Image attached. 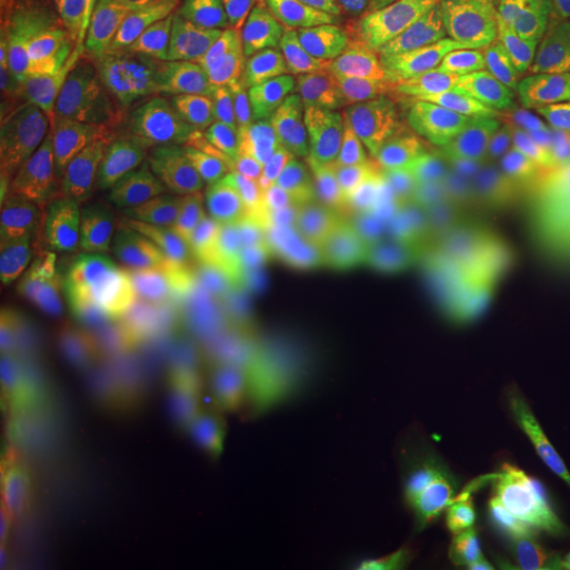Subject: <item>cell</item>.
I'll return each mask as SVG.
<instances>
[{
    "label": "cell",
    "mask_w": 570,
    "mask_h": 570,
    "mask_svg": "<svg viewBox=\"0 0 570 570\" xmlns=\"http://www.w3.org/2000/svg\"><path fill=\"white\" fill-rule=\"evenodd\" d=\"M570 336V296L560 292L539 322L527 332V345L515 367L529 383L537 374L551 366L558 351Z\"/></svg>",
    "instance_id": "681fc988"
},
{
    "label": "cell",
    "mask_w": 570,
    "mask_h": 570,
    "mask_svg": "<svg viewBox=\"0 0 570 570\" xmlns=\"http://www.w3.org/2000/svg\"><path fill=\"white\" fill-rule=\"evenodd\" d=\"M551 367H553V370H558L562 376H567L570 381V336L564 341L562 348L558 351L556 360L551 362Z\"/></svg>",
    "instance_id": "91938a15"
},
{
    "label": "cell",
    "mask_w": 570,
    "mask_h": 570,
    "mask_svg": "<svg viewBox=\"0 0 570 570\" xmlns=\"http://www.w3.org/2000/svg\"><path fill=\"white\" fill-rule=\"evenodd\" d=\"M569 63L564 47L529 7H515L497 30L482 61L490 115L497 117L530 98L558 94Z\"/></svg>",
    "instance_id": "44dd1931"
},
{
    "label": "cell",
    "mask_w": 570,
    "mask_h": 570,
    "mask_svg": "<svg viewBox=\"0 0 570 570\" xmlns=\"http://www.w3.org/2000/svg\"><path fill=\"white\" fill-rule=\"evenodd\" d=\"M212 176L245 214L317 184L315 119L271 104H216L188 122Z\"/></svg>",
    "instance_id": "277c9868"
},
{
    "label": "cell",
    "mask_w": 570,
    "mask_h": 570,
    "mask_svg": "<svg viewBox=\"0 0 570 570\" xmlns=\"http://www.w3.org/2000/svg\"><path fill=\"white\" fill-rule=\"evenodd\" d=\"M508 362H518L527 345V330L499 311H478L471 320V341Z\"/></svg>",
    "instance_id": "f5cc1de1"
},
{
    "label": "cell",
    "mask_w": 570,
    "mask_h": 570,
    "mask_svg": "<svg viewBox=\"0 0 570 570\" xmlns=\"http://www.w3.org/2000/svg\"><path fill=\"white\" fill-rule=\"evenodd\" d=\"M423 199L428 205L431 242L449 245L475 261L468 199L456 171H429Z\"/></svg>",
    "instance_id": "7bdbcfd3"
},
{
    "label": "cell",
    "mask_w": 570,
    "mask_h": 570,
    "mask_svg": "<svg viewBox=\"0 0 570 570\" xmlns=\"http://www.w3.org/2000/svg\"><path fill=\"white\" fill-rule=\"evenodd\" d=\"M37 570H125V560L117 546L108 550L89 548L75 529L66 524Z\"/></svg>",
    "instance_id": "f907efd6"
},
{
    "label": "cell",
    "mask_w": 570,
    "mask_h": 570,
    "mask_svg": "<svg viewBox=\"0 0 570 570\" xmlns=\"http://www.w3.org/2000/svg\"><path fill=\"white\" fill-rule=\"evenodd\" d=\"M225 501L245 529L263 541L315 534L336 520L294 473L244 450H237L228 469Z\"/></svg>",
    "instance_id": "d6986e66"
},
{
    "label": "cell",
    "mask_w": 570,
    "mask_h": 570,
    "mask_svg": "<svg viewBox=\"0 0 570 570\" xmlns=\"http://www.w3.org/2000/svg\"><path fill=\"white\" fill-rule=\"evenodd\" d=\"M68 473L51 471L32 478L2 480L0 489V558L7 569L30 562L60 529L68 511Z\"/></svg>",
    "instance_id": "83f0119b"
},
{
    "label": "cell",
    "mask_w": 570,
    "mask_h": 570,
    "mask_svg": "<svg viewBox=\"0 0 570 570\" xmlns=\"http://www.w3.org/2000/svg\"><path fill=\"white\" fill-rule=\"evenodd\" d=\"M442 362L463 372L480 389L492 412V428H511L527 412V381L513 362L475 343L454 346Z\"/></svg>",
    "instance_id": "f35d334b"
},
{
    "label": "cell",
    "mask_w": 570,
    "mask_h": 570,
    "mask_svg": "<svg viewBox=\"0 0 570 570\" xmlns=\"http://www.w3.org/2000/svg\"><path fill=\"white\" fill-rule=\"evenodd\" d=\"M532 482L543 508L570 527V452H543L532 461Z\"/></svg>",
    "instance_id": "816d5d0a"
},
{
    "label": "cell",
    "mask_w": 570,
    "mask_h": 570,
    "mask_svg": "<svg viewBox=\"0 0 570 570\" xmlns=\"http://www.w3.org/2000/svg\"><path fill=\"white\" fill-rule=\"evenodd\" d=\"M407 273L433 298L463 317L473 320L478 315V273L473 258L449 245L431 242L410 258Z\"/></svg>",
    "instance_id": "ab89813d"
},
{
    "label": "cell",
    "mask_w": 570,
    "mask_h": 570,
    "mask_svg": "<svg viewBox=\"0 0 570 570\" xmlns=\"http://www.w3.org/2000/svg\"><path fill=\"white\" fill-rule=\"evenodd\" d=\"M235 450L265 456L294 473L326 503L336 520L353 529L376 530L381 511L385 510L381 492L345 456L289 446L249 431L235 440Z\"/></svg>",
    "instance_id": "cb8c5ba5"
},
{
    "label": "cell",
    "mask_w": 570,
    "mask_h": 570,
    "mask_svg": "<svg viewBox=\"0 0 570 570\" xmlns=\"http://www.w3.org/2000/svg\"><path fill=\"white\" fill-rule=\"evenodd\" d=\"M334 376L305 345L296 322L247 351L220 376L216 397L239 419L289 406L313 391L332 385Z\"/></svg>",
    "instance_id": "e0dca14e"
},
{
    "label": "cell",
    "mask_w": 570,
    "mask_h": 570,
    "mask_svg": "<svg viewBox=\"0 0 570 570\" xmlns=\"http://www.w3.org/2000/svg\"><path fill=\"white\" fill-rule=\"evenodd\" d=\"M102 263L110 338L119 362L144 317L180 287L199 277L226 279L225 256L134 237H112Z\"/></svg>",
    "instance_id": "ba28073f"
},
{
    "label": "cell",
    "mask_w": 570,
    "mask_h": 570,
    "mask_svg": "<svg viewBox=\"0 0 570 570\" xmlns=\"http://www.w3.org/2000/svg\"><path fill=\"white\" fill-rule=\"evenodd\" d=\"M478 311H499L529 332L562 292L541 239H518L475 256Z\"/></svg>",
    "instance_id": "d4e9b609"
},
{
    "label": "cell",
    "mask_w": 570,
    "mask_h": 570,
    "mask_svg": "<svg viewBox=\"0 0 570 570\" xmlns=\"http://www.w3.org/2000/svg\"><path fill=\"white\" fill-rule=\"evenodd\" d=\"M490 110L484 87L423 129L412 146L428 171H456L482 159L489 142Z\"/></svg>",
    "instance_id": "e575fe53"
},
{
    "label": "cell",
    "mask_w": 570,
    "mask_h": 570,
    "mask_svg": "<svg viewBox=\"0 0 570 570\" xmlns=\"http://www.w3.org/2000/svg\"><path fill=\"white\" fill-rule=\"evenodd\" d=\"M21 383L77 407L82 416L119 393L115 385H121V362L110 338L102 261L81 294L30 346L21 362Z\"/></svg>",
    "instance_id": "8992f818"
},
{
    "label": "cell",
    "mask_w": 570,
    "mask_h": 570,
    "mask_svg": "<svg viewBox=\"0 0 570 570\" xmlns=\"http://www.w3.org/2000/svg\"><path fill=\"white\" fill-rule=\"evenodd\" d=\"M249 11H254L263 21L277 20L301 7L311 4L313 0H242Z\"/></svg>",
    "instance_id": "680465c9"
},
{
    "label": "cell",
    "mask_w": 570,
    "mask_h": 570,
    "mask_svg": "<svg viewBox=\"0 0 570 570\" xmlns=\"http://www.w3.org/2000/svg\"><path fill=\"white\" fill-rule=\"evenodd\" d=\"M169 104L167 94H150L140 117L129 127L119 142L58 153L47 167V197L49 204L61 205L77 216L98 235L102 254L112 239L110 209L131 159L150 134L155 122L161 119Z\"/></svg>",
    "instance_id": "ac0fdd59"
},
{
    "label": "cell",
    "mask_w": 570,
    "mask_h": 570,
    "mask_svg": "<svg viewBox=\"0 0 570 570\" xmlns=\"http://www.w3.org/2000/svg\"><path fill=\"white\" fill-rule=\"evenodd\" d=\"M511 0H444L459 56L484 60L490 42L505 20Z\"/></svg>",
    "instance_id": "c3c4849f"
},
{
    "label": "cell",
    "mask_w": 570,
    "mask_h": 570,
    "mask_svg": "<svg viewBox=\"0 0 570 570\" xmlns=\"http://www.w3.org/2000/svg\"><path fill=\"white\" fill-rule=\"evenodd\" d=\"M102 261L94 228L61 205H45L2 233L0 353L20 362Z\"/></svg>",
    "instance_id": "3957f363"
},
{
    "label": "cell",
    "mask_w": 570,
    "mask_h": 570,
    "mask_svg": "<svg viewBox=\"0 0 570 570\" xmlns=\"http://www.w3.org/2000/svg\"><path fill=\"white\" fill-rule=\"evenodd\" d=\"M393 261L367 242L343 204L320 193L271 216L254 244V277L289 298L370 289Z\"/></svg>",
    "instance_id": "5b68a950"
},
{
    "label": "cell",
    "mask_w": 570,
    "mask_h": 570,
    "mask_svg": "<svg viewBox=\"0 0 570 570\" xmlns=\"http://www.w3.org/2000/svg\"><path fill=\"white\" fill-rule=\"evenodd\" d=\"M125 570H266L256 541L242 539L204 508L157 511L138 534Z\"/></svg>",
    "instance_id": "9a60e30c"
},
{
    "label": "cell",
    "mask_w": 570,
    "mask_h": 570,
    "mask_svg": "<svg viewBox=\"0 0 570 570\" xmlns=\"http://www.w3.org/2000/svg\"><path fill=\"white\" fill-rule=\"evenodd\" d=\"M412 435L407 419L406 391L402 385L372 389L364 393L357 435L346 450V461L379 489V480L391 456Z\"/></svg>",
    "instance_id": "d590c367"
},
{
    "label": "cell",
    "mask_w": 570,
    "mask_h": 570,
    "mask_svg": "<svg viewBox=\"0 0 570 570\" xmlns=\"http://www.w3.org/2000/svg\"><path fill=\"white\" fill-rule=\"evenodd\" d=\"M159 406L134 393H117L96 407L89 423L87 473L106 501L146 505L161 490Z\"/></svg>",
    "instance_id": "9c48e42d"
},
{
    "label": "cell",
    "mask_w": 570,
    "mask_h": 570,
    "mask_svg": "<svg viewBox=\"0 0 570 570\" xmlns=\"http://www.w3.org/2000/svg\"><path fill=\"white\" fill-rule=\"evenodd\" d=\"M348 218L367 242L395 261H410L431 244L423 195L402 188H362L343 197Z\"/></svg>",
    "instance_id": "d6a6232c"
},
{
    "label": "cell",
    "mask_w": 570,
    "mask_h": 570,
    "mask_svg": "<svg viewBox=\"0 0 570 570\" xmlns=\"http://www.w3.org/2000/svg\"><path fill=\"white\" fill-rule=\"evenodd\" d=\"M353 26L410 58L450 60L459 56L444 0H366Z\"/></svg>",
    "instance_id": "f546056e"
},
{
    "label": "cell",
    "mask_w": 570,
    "mask_h": 570,
    "mask_svg": "<svg viewBox=\"0 0 570 570\" xmlns=\"http://www.w3.org/2000/svg\"><path fill=\"white\" fill-rule=\"evenodd\" d=\"M348 26L315 42L285 63L282 72L254 98L315 121H334L336 96L345 60Z\"/></svg>",
    "instance_id": "1f68e13d"
},
{
    "label": "cell",
    "mask_w": 570,
    "mask_h": 570,
    "mask_svg": "<svg viewBox=\"0 0 570 570\" xmlns=\"http://www.w3.org/2000/svg\"><path fill=\"white\" fill-rule=\"evenodd\" d=\"M389 570H395V569H393V567H391V569H389Z\"/></svg>",
    "instance_id": "e7e4bbea"
},
{
    "label": "cell",
    "mask_w": 570,
    "mask_h": 570,
    "mask_svg": "<svg viewBox=\"0 0 570 570\" xmlns=\"http://www.w3.org/2000/svg\"><path fill=\"white\" fill-rule=\"evenodd\" d=\"M546 510L541 494L532 487L487 494L480 508L478 550L482 543L524 537L539 513ZM478 558V556H475Z\"/></svg>",
    "instance_id": "7dc6e473"
},
{
    "label": "cell",
    "mask_w": 570,
    "mask_h": 570,
    "mask_svg": "<svg viewBox=\"0 0 570 570\" xmlns=\"http://www.w3.org/2000/svg\"><path fill=\"white\" fill-rule=\"evenodd\" d=\"M26 0H0V20L2 23L13 20L18 16Z\"/></svg>",
    "instance_id": "94428289"
},
{
    "label": "cell",
    "mask_w": 570,
    "mask_h": 570,
    "mask_svg": "<svg viewBox=\"0 0 570 570\" xmlns=\"http://www.w3.org/2000/svg\"><path fill=\"white\" fill-rule=\"evenodd\" d=\"M508 242L537 239L570 202V148L497 178Z\"/></svg>",
    "instance_id": "4dcf8cb0"
},
{
    "label": "cell",
    "mask_w": 570,
    "mask_h": 570,
    "mask_svg": "<svg viewBox=\"0 0 570 570\" xmlns=\"http://www.w3.org/2000/svg\"><path fill=\"white\" fill-rule=\"evenodd\" d=\"M473 450L487 494L527 489L534 484L529 452L503 429H490L480 442L473 444Z\"/></svg>",
    "instance_id": "bcb514c9"
},
{
    "label": "cell",
    "mask_w": 570,
    "mask_h": 570,
    "mask_svg": "<svg viewBox=\"0 0 570 570\" xmlns=\"http://www.w3.org/2000/svg\"><path fill=\"white\" fill-rule=\"evenodd\" d=\"M87 421L77 407L20 383L7 406H2V480L72 471L82 452H87Z\"/></svg>",
    "instance_id": "5bb4252c"
},
{
    "label": "cell",
    "mask_w": 570,
    "mask_h": 570,
    "mask_svg": "<svg viewBox=\"0 0 570 570\" xmlns=\"http://www.w3.org/2000/svg\"><path fill=\"white\" fill-rule=\"evenodd\" d=\"M230 435L209 407L184 406L164 419L161 494L174 505L205 508L220 499Z\"/></svg>",
    "instance_id": "7402d4cb"
},
{
    "label": "cell",
    "mask_w": 570,
    "mask_h": 570,
    "mask_svg": "<svg viewBox=\"0 0 570 570\" xmlns=\"http://www.w3.org/2000/svg\"><path fill=\"white\" fill-rule=\"evenodd\" d=\"M364 393L320 389L282 410L245 419V428L266 440L343 456L357 435Z\"/></svg>",
    "instance_id": "4316f807"
},
{
    "label": "cell",
    "mask_w": 570,
    "mask_h": 570,
    "mask_svg": "<svg viewBox=\"0 0 570 570\" xmlns=\"http://www.w3.org/2000/svg\"><path fill=\"white\" fill-rule=\"evenodd\" d=\"M562 292L570 296V202L539 237Z\"/></svg>",
    "instance_id": "11a10c76"
},
{
    "label": "cell",
    "mask_w": 570,
    "mask_h": 570,
    "mask_svg": "<svg viewBox=\"0 0 570 570\" xmlns=\"http://www.w3.org/2000/svg\"><path fill=\"white\" fill-rule=\"evenodd\" d=\"M487 492L473 446L444 449L438 478L429 499L428 513L421 527H429L449 537L468 553L475 564L478 522ZM478 569V564H475Z\"/></svg>",
    "instance_id": "836d02e7"
},
{
    "label": "cell",
    "mask_w": 570,
    "mask_h": 570,
    "mask_svg": "<svg viewBox=\"0 0 570 570\" xmlns=\"http://www.w3.org/2000/svg\"><path fill=\"white\" fill-rule=\"evenodd\" d=\"M527 412L539 421L570 414V381L548 367L527 383Z\"/></svg>",
    "instance_id": "db71d44e"
},
{
    "label": "cell",
    "mask_w": 570,
    "mask_h": 570,
    "mask_svg": "<svg viewBox=\"0 0 570 570\" xmlns=\"http://www.w3.org/2000/svg\"><path fill=\"white\" fill-rule=\"evenodd\" d=\"M261 23L242 0H195L167 85L169 110L186 122L205 117Z\"/></svg>",
    "instance_id": "8fae6325"
},
{
    "label": "cell",
    "mask_w": 570,
    "mask_h": 570,
    "mask_svg": "<svg viewBox=\"0 0 570 570\" xmlns=\"http://www.w3.org/2000/svg\"><path fill=\"white\" fill-rule=\"evenodd\" d=\"M484 87L482 63L469 58H450L444 61L438 77L429 82L416 102L404 115L395 117L389 125L400 129L412 142L429 125L444 117L454 106Z\"/></svg>",
    "instance_id": "60d3db41"
},
{
    "label": "cell",
    "mask_w": 570,
    "mask_h": 570,
    "mask_svg": "<svg viewBox=\"0 0 570 570\" xmlns=\"http://www.w3.org/2000/svg\"><path fill=\"white\" fill-rule=\"evenodd\" d=\"M150 94L153 85L144 79L129 51L85 63L61 82L56 96L58 153L119 142L140 117Z\"/></svg>",
    "instance_id": "7c38bea8"
},
{
    "label": "cell",
    "mask_w": 570,
    "mask_h": 570,
    "mask_svg": "<svg viewBox=\"0 0 570 570\" xmlns=\"http://www.w3.org/2000/svg\"><path fill=\"white\" fill-rule=\"evenodd\" d=\"M366 296L372 313L410 366L425 370L442 362L454 346L461 345L446 320L379 289H366Z\"/></svg>",
    "instance_id": "74e56055"
},
{
    "label": "cell",
    "mask_w": 570,
    "mask_h": 570,
    "mask_svg": "<svg viewBox=\"0 0 570 570\" xmlns=\"http://www.w3.org/2000/svg\"><path fill=\"white\" fill-rule=\"evenodd\" d=\"M444 61L397 53L348 26L334 121H393L416 102Z\"/></svg>",
    "instance_id": "2e32d148"
},
{
    "label": "cell",
    "mask_w": 570,
    "mask_h": 570,
    "mask_svg": "<svg viewBox=\"0 0 570 570\" xmlns=\"http://www.w3.org/2000/svg\"><path fill=\"white\" fill-rule=\"evenodd\" d=\"M570 148V119L564 104L550 96L515 104L490 125L482 161L494 178L522 165Z\"/></svg>",
    "instance_id": "f1b7e54d"
},
{
    "label": "cell",
    "mask_w": 570,
    "mask_h": 570,
    "mask_svg": "<svg viewBox=\"0 0 570 570\" xmlns=\"http://www.w3.org/2000/svg\"><path fill=\"white\" fill-rule=\"evenodd\" d=\"M362 0H313L277 20L263 21L235 63L216 104L254 100L285 63L306 47L324 41L346 28Z\"/></svg>",
    "instance_id": "603a6c76"
},
{
    "label": "cell",
    "mask_w": 570,
    "mask_h": 570,
    "mask_svg": "<svg viewBox=\"0 0 570 570\" xmlns=\"http://www.w3.org/2000/svg\"><path fill=\"white\" fill-rule=\"evenodd\" d=\"M529 9L570 56V0H529Z\"/></svg>",
    "instance_id": "6f0895ef"
},
{
    "label": "cell",
    "mask_w": 570,
    "mask_h": 570,
    "mask_svg": "<svg viewBox=\"0 0 570 570\" xmlns=\"http://www.w3.org/2000/svg\"><path fill=\"white\" fill-rule=\"evenodd\" d=\"M444 449L414 433L391 456L379 480L385 510L397 524H423Z\"/></svg>",
    "instance_id": "8d00e7d4"
},
{
    "label": "cell",
    "mask_w": 570,
    "mask_h": 570,
    "mask_svg": "<svg viewBox=\"0 0 570 570\" xmlns=\"http://www.w3.org/2000/svg\"><path fill=\"white\" fill-rule=\"evenodd\" d=\"M468 199L469 226L475 256H489L505 245V223L499 202L497 184L484 161L465 165L456 169Z\"/></svg>",
    "instance_id": "ee69618b"
},
{
    "label": "cell",
    "mask_w": 570,
    "mask_h": 570,
    "mask_svg": "<svg viewBox=\"0 0 570 570\" xmlns=\"http://www.w3.org/2000/svg\"><path fill=\"white\" fill-rule=\"evenodd\" d=\"M292 298L254 275L216 287L197 336L193 374L220 379L247 351L284 330Z\"/></svg>",
    "instance_id": "ffe728a7"
},
{
    "label": "cell",
    "mask_w": 570,
    "mask_h": 570,
    "mask_svg": "<svg viewBox=\"0 0 570 570\" xmlns=\"http://www.w3.org/2000/svg\"><path fill=\"white\" fill-rule=\"evenodd\" d=\"M558 96H560V102L564 104V108H567L570 119V63L569 68H567V72H564V77H562V82H560Z\"/></svg>",
    "instance_id": "6125c7cd"
},
{
    "label": "cell",
    "mask_w": 570,
    "mask_h": 570,
    "mask_svg": "<svg viewBox=\"0 0 570 570\" xmlns=\"http://www.w3.org/2000/svg\"><path fill=\"white\" fill-rule=\"evenodd\" d=\"M193 7H195V0H171V18H169L167 39H165L164 60H161L157 82L153 87L155 94H167V85L171 79V70H174L180 41H183L184 28H186V21L190 18Z\"/></svg>",
    "instance_id": "9f6ffc18"
},
{
    "label": "cell",
    "mask_w": 570,
    "mask_h": 570,
    "mask_svg": "<svg viewBox=\"0 0 570 570\" xmlns=\"http://www.w3.org/2000/svg\"><path fill=\"white\" fill-rule=\"evenodd\" d=\"M122 42L155 87L164 60L165 39L171 18V0H108Z\"/></svg>",
    "instance_id": "b9f144b4"
},
{
    "label": "cell",
    "mask_w": 570,
    "mask_h": 570,
    "mask_svg": "<svg viewBox=\"0 0 570 570\" xmlns=\"http://www.w3.org/2000/svg\"><path fill=\"white\" fill-rule=\"evenodd\" d=\"M294 322L313 355L334 381L355 391L404 381L407 360L376 320L362 289H334L305 296Z\"/></svg>",
    "instance_id": "52a82bcc"
},
{
    "label": "cell",
    "mask_w": 570,
    "mask_h": 570,
    "mask_svg": "<svg viewBox=\"0 0 570 570\" xmlns=\"http://www.w3.org/2000/svg\"><path fill=\"white\" fill-rule=\"evenodd\" d=\"M387 541L395 570H478L465 551L429 527L397 524Z\"/></svg>",
    "instance_id": "f6af8a7d"
},
{
    "label": "cell",
    "mask_w": 570,
    "mask_h": 570,
    "mask_svg": "<svg viewBox=\"0 0 570 570\" xmlns=\"http://www.w3.org/2000/svg\"><path fill=\"white\" fill-rule=\"evenodd\" d=\"M317 184L362 190L402 188L423 195L428 169L406 136L389 122L317 121Z\"/></svg>",
    "instance_id": "4fadbf2b"
},
{
    "label": "cell",
    "mask_w": 570,
    "mask_h": 570,
    "mask_svg": "<svg viewBox=\"0 0 570 570\" xmlns=\"http://www.w3.org/2000/svg\"><path fill=\"white\" fill-rule=\"evenodd\" d=\"M226 282V279H225ZM223 279L199 277L148 313L121 357V393L157 406L176 400L193 374L197 336L212 294Z\"/></svg>",
    "instance_id": "30bf717a"
},
{
    "label": "cell",
    "mask_w": 570,
    "mask_h": 570,
    "mask_svg": "<svg viewBox=\"0 0 570 570\" xmlns=\"http://www.w3.org/2000/svg\"><path fill=\"white\" fill-rule=\"evenodd\" d=\"M161 119L138 146L110 209L112 237L228 256L245 242V214L202 159L190 125Z\"/></svg>",
    "instance_id": "6da1fadb"
},
{
    "label": "cell",
    "mask_w": 570,
    "mask_h": 570,
    "mask_svg": "<svg viewBox=\"0 0 570 570\" xmlns=\"http://www.w3.org/2000/svg\"><path fill=\"white\" fill-rule=\"evenodd\" d=\"M127 51L102 0H26L2 23L0 77L16 91L21 140L47 171L58 153L56 96L89 61Z\"/></svg>",
    "instance_id": "7a4b0ae2"
},
{
    "label": "cell",
    "mask_w": 570,
    "mask_h": 570,
    "mask_svg": "<svg viewBox=\"0 0 570 570\" xmlns=\"http://www.w3.org/2000/svg\"><path fill=\"white\" fill-rule=\"evenodd\" d=\"M410 404L421 433L442 449L473 446L494 423L475 383L444 362L416 372Z\"/></svg>",
    "instance_id": "484cf974"
},
{
    "label": "cell",
    "mask_w": 570,
    "mask_h": 570,
    "mask_svg": "<svg viewBox=\"0 0 570 570\" xmlns=\"http://www.w3.org/2000/svg\"><path fill=\"white\" fill-rule=\"evenodd\" d=\"M513 2H518V7H529V0H513Z\"/></svg>",
    "instance_id": "be15d7a7"
}]
</instances>
